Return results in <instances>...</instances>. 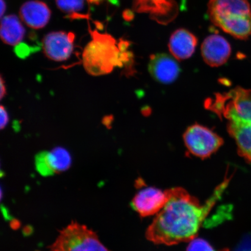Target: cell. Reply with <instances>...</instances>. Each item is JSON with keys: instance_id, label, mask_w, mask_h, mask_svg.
Returning <instances> with one entry per match:
<instances>
[{"instance_id": "2e32d148", "label": "cell", "mask_w": 251, "mask_h": 251, "mask_svg": "<svg viewBox=\"0 0 251 251\" xmlns=\"http://www.w3.org/2000/svg\"><path fill=\"white\" fill-rule=\"evenodd\" d=\"M58 8L71 19L88 18V15L78 14L84 8V0H56Z\"/></svg>"}, {"instance_id": "44dd1931", "label": "cell", "mask_w": 251, "mask_h": 251, "mask_svg": "<svg viewBox=\"0 0 251 251\" xmlns=\"http://www.w3.org/2000/svg\"><path fill=\"white\" fill-rule=\"evenodd\" d=\"M33 228L30 225L25 226L23 230V234L25 236H29L33 233Z\"/></svg>"}, {"instance_id": "ba28073f", "label": "cell", "mask_w": 251, "mask_h": 251, "mask_svg": "<svg viewBox=\"0 0 251 251\" xmlns=\"http://www.w3.org/2000/svg\"><path fill=\"white\" fill-rule=\"evenodd\" d=\"M169 199L168 190L162 191L155 187H146L136 194L131 204L141 217H147L161 211Z\"/></svg>"}, {"instance_id": "30bf717a", "label": "cell", "mask_w": 251, "mask_h": 251, "mask_svg": "<svg viewBox=\"0 0 251 251\" xmlns=\"http://www.w3.org/2000/svg\"><path fill=\"white\" fill-rule=\"evenodd\" d=\"M231 49L226 39L218 34H212L204 40L201 46L203 61L212 67L226 64L231 55Z\"/></svg>"}, {"instance_id": "d4e9b609", "label": "cell", "mask_w": 251, "mask_h": 251, "mask_svg": "<svg viewBox=\"0 0 251 251\" xmlns=\"http://www.w3.org/2000/svg\"><path fill=\"white\" fill-rule=\"evenodd\" d=\"M219 251H229V250H228V249H224V250H221Z\"/></svg>"}, {"instance_id": "6da1fadb", "label": "cell", "mask_w": 251, "mask_h": 251, "mask_svg": "<svg viewBox=\"0 0 251 251\" xmlns=\"http://www.w3.org/2000/svg\"><path fill=\"white\" fill-rule=\"evenodd\" d=\"M231 178L225 177L204 204L183 188L168 189V201L147 228V239L153 244L165 246H174L194 239L221 199Z\"/></svg>"}, {"instance_id": "5bb4252c", "label": "cell", "mask_w": 251, "mask_h": 251, "mask_svg": "<svg viewBox=\"0 0 251 251\" xmlns=\"http://www.w3.org/2000/svg\"><path fill=\"white\" fill-rule=\"evenodd\" d=\"M197 37L190 31L179 29L172 34L169 42V49L177 60H185L194 54L197 46Z\"/></svg>"}, {"instance_id": "9c48e42d", "label": "cell", "mask_w": 251, "mask_h": 251, "mask_svg": "<svg viewBox=\"0 0 251 251\" xmlns=\"http://www.w3.org/2000/svg\"><path fill=\"white\" fill-rule=\"evenodd\" d=\"M71 164L70 153L61 147H55L50 152L39 153L35 158L36 170L45 177L67 171Z\"/></svg>"}, {"instance_id": "4fadbf2b", "label": "cell", "mask_w": 251, "mask_h": 251, "mask_svg": "<svg viewBox=\"0 0 251 251\" xmlns=\"http://www.w3.org/2000/svg\"><path fill=\"white\" fill-rule=\"evenodd\" d=\"M20 15L24 23L34 29L45 27L51 18V12L45 2L29 1L22 5Z\"/></svg>"}, {"instance_id": "5b68a950", "label": "cell", "mask_w": 251, "mask_h": 251, "mask_svg": "<svg viewBox=\"0 0 251 251\" xmlns=\"http://www.w3.org/2000/svg\"><path fill=\"white\" fill-rule=\"evenodd\" d=\"M183 140L188 151L202 159L217 152L224 143V139L214 131L197 124L187 128Z\"/></svg>"}, {"instance_id": "7402d4cb", "label": "cell", "mask_w": 251, "mask_h": 251, "mask_svg": "<svg viewBox=\"0 0 251 251\" xmlns=\"http://www.w3.org/2000/svg\"><path fill=\"white\" fill-rule=\"evenodd\" d=\"M87 1L90 3V4L99 5L102 2L106 1V0H87ZM108 1L114 4H117L118 1V0H108Z\"/></svg>"}, {"instance_id": "7a4b0ae2", "label": "cell", "mask_w": 251, "mask_h": 251, "mask_svg": "<svg viewBox=\"0 0 251 251\" xmlns=\"http://www.w3.org/2000/svg\"><path fill=\"white\" fill-rule=\"evenodd\" d=\"M89 28L92 40L83 50V64L87 73L93 76L111 74L117 67H123L132 58L130 43L121 39L117 42L108 33Z\"/></svg>"}, {"instance_id": "cb8c5ba5", "label": "cell", "mask_w": 251, "mask_h": 251, "mask_svg": "<svg viewBox=\"0 0 251 251\" xmlns=\"http://www.w3.org/2000/svg\"><path fill=\"white\" fill-rule=\"evenodd\" d=\"M6 7H7V5H6L5 1L4 0H1V18H3V15L6 11Z\"/></svg>"}, {"instance_id": "277c9868", "label": "cell", "mask_w": 251, "mask_h": 251, "mask_svg": "<svg viewBox=\"0 0 251 251\" xmlns=\"http://www.w3.org/2000/svg\"><path fill=\"white\" fill-rule=\"evenodd\" d=\"M50 251H111L103 246L98 235L85 225L72 222L59 232Z\"/></svg>"}, {"instance_id": "ac0fdd59", "label": "cell", "mask_w": 251, "mask_h": 251, "mask_svg": "<svg viewBox=\"0 0 251 251\" xmlns=\"http://www.w3.org/2000/svg\"><path fill=\"white\" fill-rule=\"evenodd\" d=\"M0 115H1L0 127H1V130H2L7 127L9 121L8 111L3 105H1V107H0Z\"/></svg>"}, {"instance_id": "8992f818", "label": "cell", "mask_w": 251, "mask_h": 251, "mask_svg": "<svg viewBox=\"0 0 251 251\" xmlns=\"http://www.w3.org/2000/svg\"><path fill=\"white\" fill-rule=\"evenodd\" d=\"M250 13L251 6L248 0H210L208 4L210 20L223 30Z\"/></svg>"}, {"instance_id": "ffe728a7", "label": "cell", "mask_w": 251, "mask_h": 251, "mask_svg": "<svg viewBox=\"0 0 251 251\" xmlns=\"http://www.w3.org/2000/svg\"><path fill=\"white\" fill-rule=\"evenodd\" d=\"M0 98L2 100L7 94V89H6L5 81L2 76H1V90H0Z\"/></svg>"}, {"instance_id": "603a6c76", "label": "cell", "mask_w": 251, "mask_h": 251, "mask_svg": "<svg viewBox=\"0 0 251 251\" xmlns=\"http://www.w3.org/2000/svg\"><path fill=\"white\" fill-rule=\"evenodd\" d=\"M21 225V222L18 219H13L11 220L10 226L14 230H17V229L20 228Z\"/></svg>"}, {"instance_id": "7c38bea8", "label": "cell", "mask_w": 251, "mask_h": 251, "mask_svg": "<svg viewBox=\"0 0 251 251\" xmlns=\"http://www.w3.org/2000/svg\"><path fill=\"white\" fill-rule=\"evenodd\" d=\"M227 121V131L236 143L238 155L251 163V122L238 118Z\"/></svg>"}, {"instance_id": "d6986e66", "label": "cell", "mask_w": 251, "mask_h": 251, "mask_svg": "<svg viewBox=\"0 0 251 251\" xmlns=\"http://www.w3.org/2000/svg\"><path fill=\"white\" fill-rule=\"evenodd\" d=\"M235 251H251V236L243 238L241 242L238 244Z\"/></svg>"}, {"instance_id": "9a60e30c", "label": "cell", "mask_w": 251, "mask_h": 251, "mask_svg": "<svg viewBox=\"0 0 251 251\" xmlns=\"http://www.w3.org/2000/svg\"><path fill=\"white\" fill-rule=\"evenodd\" d=\"M0 34L6 45L17 46L23 42L26 30L17 16L10 15L1 18Z\"/></svg>"}, {"instance_id": "8fae6325", "label": "cell", "mask_w": 251, "mask_h": 251, "mask_svg": "<svg viewBox=\"0 0 251 251\" xmlns=\"http://www.w3.org/2000/svg\"><path fill=\"white\" fill-rule=\"evenodd\" d=\"M149 71L153 79L162 84H170L179 76L180 68L172 56L164 53L150 56Z\"/></svg>"}, {"instance_id": "e0dca14e", "label": "cell", "mask_w": 251, "mask_h": 251, "mask_svg": "<svg viewBox=\"0 0 251 251\" xmlns=\"http://www.w3.org/2000/svg\"><path fill=\"white\" fill-rule=\"evenodd\" d=\"M186 251H215L208 241L202 238H194L187 248Z\"/></svg>"}, {"instance_id": "3957f363", "label": "cell", "mask_w": 251, "mask_h": 251, "mask_svg": "<svg viewBox=\"0 0 251 251\" xmlns=\"http://www.w3.org/2000/svg\"><path fill=\"white\" fill-rule=\"evenodd\" d=\"M204 106L220 118L251 122V90L237 87L227 93H216L205 100Z\"/></svg>"}, {"instance_id": "52a82bcc", "label": "cell", "mask_w": 251, "mask_h": 251, "mask_svg": "<svg viewBox=\"0 0 251 251\" xmlns=\"http://www.w3.org/2000/svg\"><path fill=\"white\" fill-rule=\"evenodd\" d=\"M75 39L72 32L58 31L47 34L42 42L44 54L51 61H67L74 52Z\"/></svg>"}]
</instances>
